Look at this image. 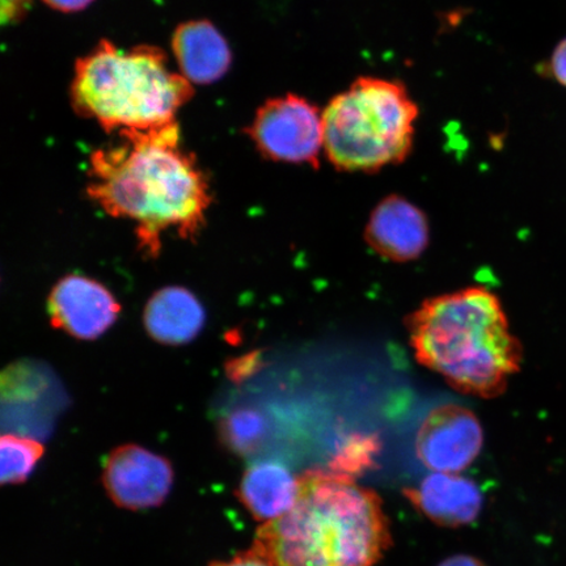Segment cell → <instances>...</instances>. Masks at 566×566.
<instances>
[{
  "label": "cell",
  "mask_w": 566,
  "mask_h": 566,
  "mask_svg": "<svg viewBox=\"0 0 566 566\" xmlns=\"http://www.w3.org/2000/svg\"><path fill=\"white\" fill-rule=\"evenodd\" d=\"M122 144L91 155L87 195L113 218L137 224L138 248L157 258L163 232L195 240L207 221V176L181 146L179 124L122 134Z\"/></svg>",
  "instance_id": "obj_1"
},
{
  "label": "cell",
  "mask_w": 566,
  "mask_h": 566,
  "mask_svg": "<svg viewBox=\"0 0 566 566\" xmlns=\"http://www.w3.org/2000/svg\"><path fill=\"white\" fill-rule=\"evenodd\" d=\"M298 481L292 511L264 523L252 548L274 566L377 565L391 546L379 495L332 471Z\"/></svg>",
  "instance_id": "obj_2"
},
{
  "label": "cell",
  "mask_w": 566,
  "mask_h": 566,
  "mask_svg": "<svg viewBox=\"0 0 566 566\" xmlns=\"http://www.w3.org/2000/svg\"><path fill=\"white\" fill-rule=\"evenodd\" d=\"M407 327L419 363L459 392L497 398L521 369L522 346L500 300L484 287L424 301Z\"/></svg>",
  "instance_id": "obj_3"
},
{
  "label": "cell",
  "mask_w": 566,
  "mask_h": 566,
  "mask_svg": "<svg viewBox=\"0 0 566 566\" xmlns=\"http://www.w3.org/2000/svg\"><path fill=\"white\" fill-rule=\"evenodd\" d=\"M192 95V83L168 67L158 48L122 51L109 41L76 62L71 86L75 111L119 136L176 124Z\"/></svg>",
  "instance_id": "obj_4"
},
{
  "label": "cell",
  "mask_w": 566,
  "mask_h": 566,
  "mask_svg": "<svg viewBox=\"0 0 566 566\" xmlns=\"http://www.w3.org/2000/svg\"><path fill=\"white\" fill-rule=\"evenodd\" d=\"M419 113L406 84L360 76L323 111L325 157L342 172L401 165L412 153Z\"/></svg>",
  "instance_id": "obj_5"
},
{
  "label": "cell",
  "mask_w": 566,
  "mask_h": 566,
  "mask_svg": "<svg viewBox=\"0 0 566 566\" xmlns=\"http://www.w3.org/2000/svg\"><path fill=\"white\" fill-rule=\"evenodd\" d=\"M248 134L269 160L321 167L323 112L307 98L294 94L269 98L254 115Z\"/></svg>",
  "instance_id": "obj_6"
},
{
  "label": "cell",
  "mask_w": 566,
  "mask_h": 566,
  "mask_svg": "<svg viewBox=\"0 0 566 566\" xmlns=\"http://www.w3.org/2000/svg\"><path fill=\"white\" fill-rule=\"evenodd\" d=\"M174 479L167 458L138 444L119 446L104 463L105 491L113 504L126 511L160 506L172 491Z\"/></svg>",
  "instance_id": "obj_7"
},
{
  "label": "cell",
  "mask_w": 566,
  "mask_h": 566,
  "mask_svg": "<svg viewBox=\"0 0 566 566\" xmlns=\"http://www.w3.org/2000/svg\"><path fill=\"white\" fill-rule=\"evenodd\" d=\"M484 444V431L470 409L458 405L437 407L421 423L416 452L428 470L458 473L470 467Z\"/></svg>",
  "instance_id": "obj_8"
},
{
  "label": "cell",
  "mask_w": 566,
  "mask_h": 566,
  "mask_svg": "<svg viewBox=\"0 0 566 566\" xmlns=\"http://www.w3.org/2000/svg\"><path fill=\"white\" fill-rule=\"evenodd\" d=\"M48 311L53 327L75 338L95 339L116 323L122 306L103 283L69 274L55 283Z\"/></svg>",
  "instance_id": "obj_9"
},
{
  "label": "cell",
  "mask_w": 566,
  "mask_h": 566,
  "mask_svg": "<svg viewBox=\"0 0 566 566\" xmlns=\"http://www.w3.org/2000/svg\"><path fill=\"white\" fill-rule=\"evenodd\" d=\"M365 239L379 256L394 263H408L427 251L430 240L428 217L407 198L388 196L373 210Z\"/></svg>",
  "instance_id": "obj_10"
},
{
  "label": "cell",
  "mask_w": 566,
  "mask_h": 566,
  "mask_svg": "<svg viewBox=\"0 0 566 566\" xmlns=\"http://www.w3.org/2000/svg\"><path fill=\"white\" fill-rule=\"evenodd\" d=\"M406 495L417 511L444 527L471 525L483 507V493L475 481L457 473H431Z\"/></svg>",
  "instance_id": "obj_11"
},
{
  "label": "cell",
  "mask_w": 566,
  "mask_h": 566,
  "mask_svg": "<svg viewBox=\"0 0 566 566\" xmlns=\"http://www.w3.org/2000/svg\"><path fill=\"white\" fill-rule=\"evenodd\" d=\"M172 49L181 75L192 84L214 83L231 66L228 41L209 21H188L177 28Z\"/></svg>",
  "instance_id": "obj_12"
},
{
  "label": "cell",
  "mask_w": 566,
  "mask_h": 566,
  "mask_svg": "<svg viewBox=\"0 0 566 566\" xmlns=\"http://www.w3.org/2000/svg\"><path fill=\"white\" fill-rule=\"evenodd\" d=\"M205 308L197 296L181 286H167L148 300L144 314L145 328L155 342L186 345L200 335Z\"/></svg>",
  "instance_id": "obj_13"
},
{
  "label": "cell",
  "mask_w": 566,
  "mask_h": 566,
  "mask_svg": "<svg viewBox=\"0 0 566 566\" xmlns=\"http://www.w3.org/2000/svg\"><path fill=\"white\" fill-rule=\"evenodd\" d=\"M298 490V478L286 465L261 460L245 470L238 495L254 520L266 523L292 511Z\"/></svg>",
  "instance_id": "obj_14"
},
{
  "label": "cell",
  "mask_w": 566,
  "mask_h": 566,
  "mask_svg": "<svg viewBox=\"0 0 566 566\" xmlns=\"http://www.w3.org/2000/svg\"><path fill=\"white\" fill-rule=\"evenodd\" d=\"M268 434V423L263 413L253 408H238L222 417L219 422V437L233 454H254Z\"/></svg>",
  "instance_id": "obj_15"
},
{
  "label": "cell",
  "mask_w": 566,
  "mask_h": 566,
  "mask_svg": "<svg viewBox=\"0 0 566 566\" xmlns=\"http://www.w3.org/2000/svg\"><path fill=\"white\" fill-rule=\"evenodd\" d=\"M44 452V446L31 437L4 434L0 440L2 484L24 483L32 475Z\"/></svg>",
  "instance_id": "obj_16"
},
{
  "label": "cell",
  "mask_w": 566,
  "mask_h": 566,
  "mask_svg": "<svg viewBox=\"0 0 566 566\" xmlns=\"http://www.w3.org/2000/svg\"><path fill=\"white\" fill-rule=\"evenodd\" d=\"M380 450L375 436L353 434L338 446L329 463V471L350 479L364 475L377 462Z\"/></svg>",
  "instance_id": "obj_17"
},
{
  "label": "cell",
  "mask_w": 566,
  "mask_h": 566,
  "mask_svg": "<svg viewBox=\"0 0 566 566\" xmlns=\"http://www.w3.org/2000/svg\"><path fill=\"white\" fill-rule=\"evenodd\" d=\"M261 367H263L261 352H251L242 357L230 359L226 364V374L233 384H242L245 379L253 377Z\"/></svg>",
  "instance_id": "obj_18"
},
{
  "label": "cell",
  "mask_w": 566,
  "mask_h": 566,
  "mask_svg": "<svg viewBox=\"0 0 566 566\" xmlns=\"http://www.w3.org/2000/svg\"><path fill=\"white\" fill-rule=\"evenodd\" d=\"M548 74L566 87V39L558 44L548 62Z\"/></svg>",
  "instance_id": "obj_19"
},
{
  "label": "cell",
  "mask_w": 566,
  "mask_h": 566,
  "mask_svg": "<svg viewBox=\"0 0 566 566\" xmlns=\"http://www.w3.org/2000/svg\"><path fill=\"white\" fill-rule=\"evenodd\" d=\"M209 566H274L264 556L253 548L242 552V554L230 558V560L212 562Z\"/></svg>",
  "instance_id": "obj_20"
},
{
  "label": "cell",
  "mask_w": 566,
  "mask_h": 566,
  "mask_svg": "<svg viewBox=\"0 0 566 566\" xmlns=\"http://www.w3.org/2000/svg\"><path fill=\"white\" fill-rule=\"evenodd\" d=\"M30 0H2L0 15L3 24L17 23L24 15Z\"/></svg>",
  "instance_id": "obj_21"
},
{
  "label": "cell",
  "mask_w": 566,
  "mask_h": 566,
  "mask_svg": "<svg viewBox=\"0 0 566 566\" xmlns=\"http://www.w3.org/2000/svg\"><path fill=\"white\" fill-rule=\"evenodd\" d=\"M52 9L62 12H76L87 9L94 0H44Z\"/></svg>",
  "instance_id": "obj_22"
},
{
  "label": "cell",
  "mask_w": 566,
  "mask_h": 566,
  "mask_svg": "<svg viewBox=\"0 0 566 566\" xmlns=\"http://www.w3.org/2000/svg\"><path fill=\"white\" fill-rule=\"evenodd\" d=\"M440 566H486L478 560L476 557L459 555L448 558Z\"/></svg>",
  "instance_id": "obj_23"
}]
</instances>
